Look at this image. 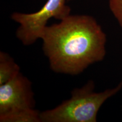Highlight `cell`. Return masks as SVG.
Returning a JSON list of instances; mask_svg holds the SVG:
<instances>
[{
	"mask_svg": "<svg viewBox=\"0 0 122 122\" xmlns=\"http://www.w3.org/2000/svg\"><path fill=\"white\" fill-rule=\"evenodd\" d=\"M50 67L58 73L77 75L106 55V35L93 16L71 15L45 27L41 37Z\"/></svg>",
	"mask_w": 122,
	"mask_h": 122,
	"instance_id": "6da1fadb",
	"label": "cell"
},
{
	"mask_svg": "<svg viewBox=\"0 0 122 122\" xmlns=\"http://www.w3.org/2000/svg\"><path fill=\"white\" fill-rule=\"evenodd\" d=\"M122 89V81L115 88L97 93L94 81L89 80L82 87L73 89L70 99L41 112V122H96L102 105Z\"/></svg>",
	"mask_w": 122,
	"mask_h": 122,
	"instance_id": "7a4b0ae2",
	"label": "cell"
},
{
	"mask_svg": "<svg viewBox=\"0 0 122 122\" xmlns=\"http://www.w3.org/2000/svg\"><path fill=\"white\" fill-rule=\"evenodd\" d=\"M30 81L20 72L0 85V122H41Z\"/></svg>",
	"mask_w": 122,
	"mask_h": 122,
	"instance_id": "3957f363",
	"label": "cell"
},
{
	"mask_svg": "<svg viewBox=\"0 0 122 122\" xmlns=\"http://www.w3.org/2000/svg\"><path fill=\"white\" fill-rule=\"evenodd\" d=\"M67 1L47 0L35 13H13L11 19L19 24L16 30L17 39L25 46L32 45L41 39L49 20L53 18L62 20L71 14V7L66 5Z\"/></svg>",
	"mask_w": 122,
	"mask_h": 122,
	"instance_id": "277c9868",
	"label": "cell"
},
{
	"mask_svg": "<svg viewBox=\"0 0 122 122\" xmlns=\"http://www.w3.org/2000/svg\"><path fill=\"white\" fill-rule=\"evenodd\" d=\"M20 72V68L8 53L0 52V85L6 83Z\"/></svg>",
	"mask_w": 122,
	"mask_h": 122,
	"instance_id": "5b68a950",
	"label": "cell"
},
{
	"mask_svg": "<svg viewBox=\"0 0 122 122\" xmlns=\"http://www.w3.org/2000/svg\"><path fill=\"white\" fill-rule=\"evenodd\" d=\"M111 13L122 28V0H109Z\"/></svg>",
	"mask_w": 122,
	"mask_h": 122,
	"instance_id": "8992f818",
	"label": "cell"
},
{
	"mask_svg": "<svg viewBox=\"0 0 122 122\" xmlns=\"http://www.w3.org/2000/svg\"><path fill=\"white\" fill-rule=\"evenodd\" d=\"M71 1V0H68V1Z\"/></svg>",
	"mask_w": 122,
	"mask_h": 122,
	"instance_id": "52a82bcc",
	"label": "cell"
}]
</instances>
